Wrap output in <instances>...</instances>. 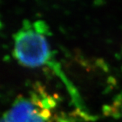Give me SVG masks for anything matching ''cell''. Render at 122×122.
Here are the masks:
<instances>
[{"mask_svg":"<svg viewBox=\"0 0 122 122\" xmlns=\"http://www.w3.org/2000/svg\"><path fill=\"white\" fill-rule=\"evenodd\" d=\"M46 33L47 27L42 21L25 22L13 36V55L20 63L26 66H51L66 80L60 70L59 65L53 60L45 36Z\"/></svg>","mask_w":122,"mask_h":122,"instance_id":"obj_1","label":"cell"},{"mask_svg":"<svg viewBox=\"0 0 122 122\" xmlns=\"http://www.w3.org/2000/svg\"><path fill=\"white\" fill-rule=\"evenodd\" d=\"M55 106L54 97L36 85L27 96L17 97L3 114L1 122H51Z\"/></svg>","mask_w":122,"mask_h":122,"instance_id":"obj_2","label":"cell"}]
</instances>
